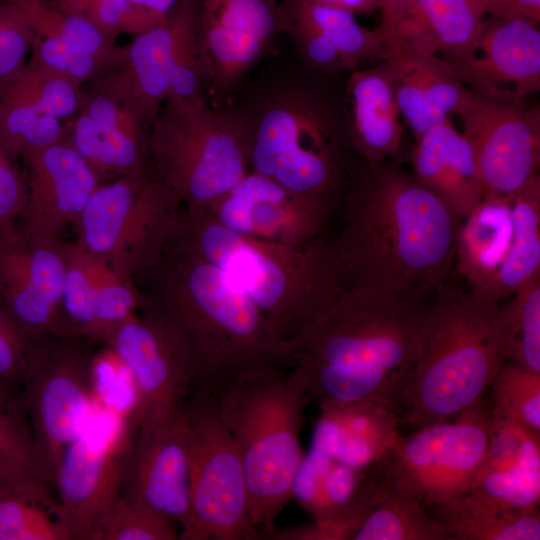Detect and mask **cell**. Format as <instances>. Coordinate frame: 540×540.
Wrapping results in <instances>:
<instances>
[{
	"label": "cell",
	"instance_id": "52a82bcc",
	"mask_svg": "<svg viewBox=\"0 0 540 540\" xmlns=\"http://www.w3.org/2000/svg\"><path fill=\"white\" fill-rule=\"evenodd\" d=\"M148 159L181 206H207L250 172L248 117L167 99L151 125Z\"/></svg>",
	"mask_w": 540,
	"mask_h": 540
},
{
	"label": "cell",
	"instance_id": "3957f363",
	"mask_svg": "<svg viewBox=\"0 0 540 540\" xmlns=\"http://www.w3.org/2000/svg\"><path fill=\"white\" fill-rule=\"evenodd\" d=\"M146 275L151 305L190 357L196 389L213 391L248 370L286 363V342L252 300L213 263L173 237Z\"/></svg>",
	"mask_w": 540,
	"mask_h": 540
},
{
	"label": "cell",
	"instance_id": "9c48e42d",
	"mask_svg": "<svg viewBox=\"0 0 540 540\" xmlns=\"http://www.w3.org/2000/svg\"><path fill=\"white\" fill-rule=\"evenodd\" d=\"M181 204L151 171L101 183L76 225L92 257L132 277L147 274L173 238Z\"/></svg>",
	"mask_w": 540,
	"mask_h": 540
},
{
	"label": "cell",
	"instance_id": "d6986e66",
	"mask_svg": "<svg viewBox=\"0 0 540 540\" xmlns=\"http://www.w3.org/2000/svg\"><path fill=\"white\" fill-rule=\"evenodd\" d=\"M65 243L0 235V302L31 336L72 338L62 311Z\"/></svg>",
	"mask_w": 540,
	"mask_h": 540
},
{
	"label": "cell",
	"instance_id": "83f0119b",
	"mask_svg": "<svg viewBox=\"0 0 540 540\" xmlns=\"http://www.w3.org/2000/svg\"><path fill=\"white\" fill-rule=\"evenodd\" d=\"M415 141L410 154L412 174L453 216L466 218L484 197L467 139L448 119Z\"/></svg>",
	"mask_w": 540,
	"mask_h": 540
},
{
	"label": "cell",
	"instance_id": "9a60e30c",
	"mask_svg": "<svg viewBox=\"0 0 540 540\" xmlns=\"http://www.w3.org/2000/svg\"><path fill=\"white\" fill-rule=\"evenodd\" d=\"M117 326L103 341L128 369L137 395L133 418L151 421L185 409L196 389L182 341L151 305Z\"/></svg>",
	"mask_w": 540,
	"mask_h": 540
},
{
	"label": "cell",
	"instance_id": "484cf974",
	"mask_svg": "<svg viewBox=\"0 0 540 540\" xmlns=\"http://www.w3.org/2000/svg\"><path fill=\"white\" fill-rule=\"evenodd\" d=\"M312 449L341 463L379 464L402 436L394 410L371 401L321 402Z\"/></svg>",
	"mask_w": 540,
	"mask_h": 540
},
{
	"label": "cell",
	"instance_id": "f35d334b",
	"mask_svg": "<svg viewBox=\"0 0 540 540\" xmlns=\"http://www.w3.org/2000/svg\"><path fill=\"white\" fill-rule=\"evenodd\" d=\"M510 298L503 309L504 362L540 372V279Z\"/></svg>",
	"mask_w": 540,
	"mask_h": 540
},
{
	"label": "cell",
	"instance_id": "d590c367",
	"mask_svg": "<svg viewBox=\"0 0 540 540\" xmlns=\"http://www.w3.org/2000/svg\"><path fill=\"white\" fill-rule=\"evenodd\" d=\"M282 17L301 22L316 31L341 61L344 70H355L363 60H385L387 45L380 27L361 26L355 14L312 0H287Z\"/></svg>",
	"mask_w": 540,
	"mask_h": 540
},
{
	"label": "cell",
	"instance_id": "db71d44e",
	"mask_svg": "<svg viewBox=\"0 0 540 540\" xmlns=\"http://www.w3.org/2000/svg\"><path fill=\"white\" fill-rule=\"evenodd\" d=\"M92 0H51L50 2L67 15L84 17V13Z\"/></svg>",
	"mask_w": 540,
	"mask_h": 540
},
{
	"label": "cell",
	"instance_id": "7bdbcfd3",
	"mask_svg": "<svg viewBox=\"0 0 540 540\" xmlns=\"http://www.w3.org/2000/svg\"><path fill=\"white\" fill-rule=\"evenodd\" d=\"M178 525L119 495L100 518L92 540H176Z\"/></svg>",
	"mask_w": 540,
	"mask_h": 540
},
{
	"label": "cell",
	"instance_id": "4dcf8cb0",
	"mask_svg": "<svg viewBox=\"0 0 540 540\" xmlns=\"http://www.w3.org/2000/svg\"><path fill=\"white\" fill-rule=\"evenodd\" d=\"M195 0H180L162 23L136 35L124 46L115 75L142 114L153 122L167 99L176 43Z\"/></svg>",
	"mask_w": 540,
	"mask_h": 540
},
{
	"label": "cell",
	"instance_id": "b9f144b4",
	"mask_svg": "<svg viewBox=\"0 0 540 540\" xmlns=\"http://www.w3.org/2000/svg\"><path fill=\"white\" fill-rule=\"evenodd\" d=\"M124 49V48H123ZM122 56H106L34 35L28 62L83 87L118 69Z\"/></svg>",
	"mask_w": 540,
	"mask_h": 540
},
{
	"label": "cell",
	"instance_id": "277c9868",
	"mask_svg": "<svg viewBox=\"0 0 540 540\" xmlns=\"http://www.w3.org/2000/svg\"><path fill=\"white\" fill-rule=\"evenodd\" d=\"M174 238L225 272L285 342L346 286L324 236L301 244L261 240L226 228L203 207L182 206Z\"/></svg>",
	"mask_w": 540,
	"mask_h": 540
},
{
	"label": "cell",
	"instance_id": "e0dca14e",
	"mask_svg": "<svg viewBox=\"0 0 540 540\" xmlns=\"http://www.w3.org/2000/svg\"><path fill=\"white\" fill-rule=\"evenodd\" d=\"M120 495L166 516L178 525L180 539L185 537L191 524L185 409L151 421L130 417Z\"/></svg>",
	"mask_w": 540,
	"mask_h": 540
},
{
	"label": "cell",
	"instance_id": "ee69618b",
	"mask_svg": "<svg viewBox=\"0 0 540 540\" xmlns=\"http://www.w3.org/2000/svg\"><path fill=\"white\" fill-rule=\"evenodd\" d=\"M489 390L493 408L540 433V372L505 361Z\"/></svg>",
	"mask_w": 540,
	"mask_h": 540
},
{
	"label": "cell",
	"instance_id": "7c38bea8",
	"mask_svg": "<svg viewBox=\"0 0 540 540\" xmlns=\"http://www.w3.org/2000/svg\"><path fill=\"white\" fill-rule=\"evenodd\" d=\"M75 338L40 340L19 388L16 405L23 414L38 458L53 482L66 448L78 438L97 407L92 355Z\"/></svg>",
	"mask_w": 540,
	"mask_h": 540
},
{
	"label": "cell",
	"instance_id": "5b68a950",
	"mask_svg": "<svg viewBox=\"0 0 540 540\" xmlns=\"http://www.w3.org/2000/svg\"><path fill=\"white\" fill-rule=\"evenodd\" d=\"M426 307L422 349L401 423L417 429L451 420L484 398L504 362V303L448 287Z\"/></svg>",
	"mask_w": 540,
	"mask_h": 540
},
{
	"label": "cell",
	"instance_id": "d4e9b609",
	"mask_svg": "<svg viewBox=\"0 0 540 540\" xmlns=\"http://www.w3.org/2000/svg\"><path fill=\"white\" fill-rule=\"evenodd\" d=\"M491 408L487 453L467 494L502 509L538 510L540 433Z\"/></svg>",
	"mask_w": 540,
	"mask_h": 540
},
{
	"label": "cell",
	"instance_id": "603a6c76",
	"mask_svg": "<svg viewBox=\"0 0 540 540\" xmlns=\"http://www.w3.org/2000/svg\"><path fill=\"white\" fill-rule=\"evenodd\" d=\"M477 51H481L480 56L443 59L451 73L468 88L509 92L518 100L539 92L538 24L523 18L485 20Z\"/></svg>",
	"mask_w": 540,
	"mask_h": 540
},
{
	"label": "cell",
	"instance_id": "5bb4252c",
	"mask_svg": "<svg viewBox=\"0 0 540 540\" xmlns=\"http://www.w3.org/2000/svg\"><path fill=\"white\" fill-rule=\"evenodd\" d=\"M130 417L97 405L58 463L52 483L70 540H92L100 518L120 495Z\"/></svg>",
	"mask_w": 540,
	"mask_h": 540
},
{
	"label": "cell",
	"instance_id": "f1b7e54d",
	"mask_svg": "<svg viewBox=\"0 0 540 540\" xmlns=\"http://www.w3.org/2000/svg\"><path fill=\"white\" fill-rule=\"evenodd\" d=\"M347 138L362 162L391 160L400 151L403 126L386 62L355 69L346 89Z\"/></svg>",
	"mask_w": 540,
	"mask_h": 540
},
{
	"label": "cell",
	"instance_id": "cb8c5ba5",
	"mask_svg": "<svg viewBox=\"0 0 540 540\" xmlns=\"http://www.w3.org/2000/svg\"><path fill=\"white\" fill-rule=\"evenodd\" d=\"M380 486L377 465L356 468L311 449L297 471L292 497L313 516L324 540H351Z\"/></svg>",
	"mask_w": 540,
	"mask_h": 540
},
{
	"label": "cell",
	"instance_id": "ac0fdd59",
	"mask_svg": "<svg viewBox=\"0 0 540 540\" xmlns=\"http://www.w3.org/2000/svg\"><path fill=\"white\" fill-rule=\"evenodd\" d=\"M335 202L292 191L254 171L205 208L226 228L253 238L301 244L323 236Z\"/></svg>",
	"mask_w": 540,
	"mask_h": 540
},
{
	"label": "cell",
	"instance_id": "f5cc1de1",
	"mask_svg": "<svg viewBox=\"0 0 540 540\" xmlns=\"http://www.w3.org/2000/svg\"><path fill=\"white\" fill-rule=\"evenodd\" d=\"M406 2L407 0H378L377 10H379L381 16L380 28L387 44V50L392 47L395 41Z\"/></svg>",
	"mask_w": 540,
	"mask_h": 540
},
{
	"label": "cell",
	"instance_id": "6da1fadb",
	"mask_svg": "<svg viewBox=\"0 0 540 540\" xmlns=\"http://www.w3.org/2000/svg\"><path fill=\"white\" fill-rule=\"evenodd\" d=\"M331 246L346 286L420 301L446 284L459 220L394 159L362 162Z\"/></svg>",
	"mask_w": 540,
	"mask_h": 540
},
{
	"label": "cell",
	"instance_id": "bcb514c9",
	"mask_svg": "<svg viewBox=\"0 0 540 540\" xmlns=\"http://www.w3.org/2000/svg\"><path fill=\"white\" fill-rule=\"evenodd\" d=\"M41 339L25 331L0 302V406L17 408L19 388Z\"/></svg>",
	"mask_w": 540,
	"mask_h": 540
},
{
	"label": "cell",
	"instance_id": "f6af8a7d",
	"mask_svg": "<svg viewBox=\"0 0 540 540\" xmlns=\"http://www.w3.org/2000/svg\"><path fill=\"white\" fill-rule=\"evenodd\" d=\"M198 19L199 5L195 0L176 43L167 99L189 104L208 103L207 78L198 44Z\"/></svg>",
	"mask_w": 540,
	"mask_h": 540
},
{
	"label": "cell",
	"instance_id": "ab89813d",
	"mask_svg": "<svg viewBox=\"0 0 540 540\" xmlns=\"http://www.w3.org/2000/svg\"><path fill=\"white\" fill-rule=\"evenodd\" d=\"M95 260L76 241L65 244L62 311L72 338L91 340L94 328Z\"/></svg>",
	"mask_w": 540,
	"mask_h": 540
},
{
	"label": "cell",
	"instance_id": "8d00e7d4",
	"mask_svg": "<svg viewBox=\"0 0 540 540\" xmlns=\"http://www.w3.org/2000/svg\"><path fill=\"white\" fill-rule=\"evenodd\" d=\"M351 540H450L429 511L413 497L381 486Z\"/></svg>",
	"mask_w": 540,
	"mask_h": 540
},
{
	"label": "cell",
	"instance_id": "4316f807",
	"mask_svg": "<svg viewBox=\"0 0 540 540\" xmlns=\"http://www.w3.org/2000/svg\"><path fill=\"white\" fill-rule=\"evenodd\" d=\"M485 16L479 0H407L388 54L430 57L442 52L446 60L473 56Z\"/></svg>",
	"mask_w": 540,
	"mask_h": 540
},
{
	"label": "cell",
	"instance_id": "60d3db41",
	"mask_svg": "<svg viewBox=\"0 0 540 540\" xmlns=\"http://www.w3.org/2000/svg\"><path fill=\"white\" fill-rule=\"evenodd\" d=\"M94 260V328L91 341L103 342L117 326L142 310L148 298L140 293L132 277L96 258Z\"/></svg>",
	"mask_w": 540,
	"mask_h": 540
},
{
	"label": "cell",
	"instance_id": "f907efd6",
	"mask_svg": "<svg viewBox=\"0 0 540 540\" xmlns=\"http://www.w3.org/2000/svg\"><path fill=\"white\" fill-rule=\"evenodd\" d=\"M485 14L495 18H523L539 24L540 0H479Z\"/></svg>",
	"mask_w": 540,
	"mask_h": 540
},
{
	"label": "cell",
	"instance_id": "f546056e",
	"mask_svg": "<svg viewBox=\"0 0 540 540\" xmlns=\"http://www.w3.org/2000/svg\"><path fill=\"white\" fill-rule=\"evenodd\" d=\"M384 61L393 80L400 115L415 140L457 113L468 87L451 73L443 59L395 51Z\"/></svg>",
	"mask_w": 540,
	"mask_h": 540
},
{
	"label": "cell",
	"instance_id": "1f68e13d",
	"mask_svg": "<svg viewBox=\"0 0 540 540\" xmlns=\"http://www.w3.org/2000/svg\"><path fill=\"white\" fill-rule=\"evenodd\" d=\"M459 227L455 260L470 284L483 288L506 259L513 239L510 199L484 196Z\"/></svg>",
	"mask_w": 540,
	"mask_h": 540
},
{
	"label": "cell",
	"instance_id": "11a10c76",
	"mask_svg": "<svg viewBox=\"0 0 540 540\" xmlns=\"http://www.w3.org/2000/svg\"><path fill=\"white\" fill-rule=\"evenodd\" d=\"M18 476H22V475H14V474H11L9 472H7L6 470L2 469L0 467V484L2 482H5L7 480H10L12 478H15V477H18Z\"/></svg>",
	"mask_w": 540,
	"mask_h": 540
},
{
	"label": "cell",
	"instance_id": "816d5d0a",
	"mask_svg": "<svg viewBox=\"0 0 540 540\" xmlns=\"http://www.w3.org/2000/svg\"><path fill=\"white\" fill-rule=\"evenodd\" d=\"M179 1L130 0L140 31H146L164 22L173 12Z\"/></svg>",
	"mask_w": 540,
	"mask_h": 540
},
{
	"label": "cell",
	"instance_id": "8992f818",
	"mask_svg": "<svg viewBox=\"0 0 540 540\" xmlns=\"http://www.w3.org/2000/svg\"><path fill=\"white\" fill-rule=\"evenodd\" d=\"M212 392L241 454L252 521L261 537L271 538L304 457L300 437L309 401L304 382L293 367L270 364L236 375Z\"/></svg>",
	"mask_w": 540,
	"mask_h": 540
},
{
	"label": "cell",
	"instance_id": "e575fe53",
	"mask_svg": "<svg viewBox=\"0 0 540 540\" xmlns=\"http://www.w3.org/2000/svg\"><path fill=\"white\" fill-rule=\"evenodd\" d=\"M450 540H539L538 510H509L465 494L428 510Z\"/></svg>",
	"mask_w": 540,
	"mask_h": 540
},
{
	"label": "cell",
	"instance_id": "74e56055",
	"mask_svg": "<svg viewBox=\"0 0 540 540\" xmlns=\"http://www.w3.org/2000/svg\"><path fill=\"white\" fill-rule=\"evenodd\" d=\"M23 17L40 39L59 40L68 45L106 56H122L116 40L105 37L85 17L67 15L50 0H4Z\"/></svg>",
	"mask_w": 540,
	"mask_h": 540
},
{
	"label": "cell",
	"instance_id": "836d02e7",
	"mask_svg": "<svg viewBox=\"0 0 540 540\" xmlns=\"http://www.w3.org/2000/svg\"><path fill=\"white\" fill-rule=\"evenodd\" d=\"M47 483L22 475L0 484V540H70Z\"/></svg>",
	"mask_w": 540,
	"mask_h": 540
},
{
	"label": "cell",
	"instance_id": "4fadbf2b",
	"mask_svg": "<svg viewBox=\"0 0 540 540\" xmlns=\"http://www.w3.org/2000/svg\"><path fill=\"white\" fill-rule=\"evenodd\" d=\"M509 92L468 88L457 110L472 149L484 196L511 199L540 162V109Z\"/></svg>",
	"mask_w": 540,
	"mask_h": 540
},
{
	"label": "cell",
	"instance_id": "44dd1931",
	"mask_svg": "<svg viewBox=\"0 0 540 540\" xmlns=\"http://www.w3.org/2000/svg\"><path fill=\"white\" fill-rule=\"evenodd\" d=\"M82 87L27 62L0 84V139L18 161L65 134L76 115Z\"/></svg>",
	"mask_w": 540,
	"mask_h": 540
},
{
	"label": "cell",
	"instance_id": "c3c4849f",
	"mask_svg": "<svg viewBox=\"0 0 540 540\" xmlns=\"http://www.w3.org/2000/svg\"><path fill=\"white\" fill-rule=\"evenodd\" d=\"M34 33L20 13L0 1V84L18 75L26 66Z\"/></svg>",
	"mask_w": 540,
	"mask_h": 540
},
{
	"label": "cell",
	"instance_id": "7dc6e473",
	"mask_svg": "<svg viewBox=\"0 0 540 540\" xmlns=\"http://www.w3.org/2000/svg\"><path fill=\"white\" fill-rule=\"evenodd\" d=\"M0 467L14 475H33L51 482L19 408L0 406Z\"/></svg>",
	"mask_w": 540,
	"mask_h": 540
},
{
	"label": "cell",
	"instance_id": "ba28073f",
	"mask_svg": "<svg viewBox=\"0 0 540 540\" xmlns=\"http://www.w3.org/2000/svg\"><path fill=\"white\" fill-rule=\"evenodd\" d=\"M248 123L250 171L335 202L350 174L345 137L317 97L298 87L280 90Z\"/></svg>",
	"mask_w": 540,
	"mask_h": 540
},
{
	"label": "cell",
	"instance_id": "ffe728a7",
	"mask_svg": "<svg viewBox=\"0 0 540 540\" xmlns=\"http://www.w3.org/2000/svg\"><path fill=\"white\" fill-rule=\"evenodd\" d=\"M22 161L27 193L18 230L34 242L58 241L101 183L66 134Z\"/></svg>",
	"mask_w": 540,
	"mask_h": 540
},
{
	"label": "cell",
	"instance_id": "30bf717a",
	"mask_svg": "<svg viewBox=\"0 0 540 540\" xmlns=\"http://www.w3.org/2000/svg\"><path fill=\"white\" fill-rule=\"evenodd\" d=\"M493 417L485 397L453 420L402 435L377 464L384 486L427 510L468 493L485 459Z\"/></svg>",
	"mask_w": 540,
	"mask_h": 540
},
{
	"label": "cell",
	"instance_id": "7a4b0ae2",
	"mask_svg": "<svg viewBox=\"0 0 540 540\" xmlns=\"http://www.w3.org/2000/svg\"><path fill=\"white\" fill-rule=\"evenodd\" d=\"M426 306L370 288H345L286 342L308 399L371 401L400 415L419 360Z\"/></svg>",
	"mask_w": 540,
	"mask_h": 540
},
{
	"label": "cell",
	"instance_id": "d6a6232c",
	"mask_svg": "<svg viewBox=\"0 0 540 540\" xmlns=\"http://www.w3.org/2000/svg\"><path fill=\"white\" fill-rule=\"evenodd\" d=\"M513 239L510 251L492 279L479 291L502 302L540 279V179L533 177L511 199Z\"/></svg>",
	"mask_w": 540,
	"mask_h": 540
},
{
	"label": "cell",
	"instance_id": "7402d4cb",
	"mask_svg": "<svg viewBox=\"0 0 540 540\" xmlns=\"http://www.w3.org/2000/svg\"><path fill=\"white\" fill-rule=\"evenodd\" d=\"M198 44L209 75L243 79L283 30L278 0H198Z\"/></svg>",
	"mask_w": 540,
	"mask_h": 540
},
{
	"label": "cell",
	"instance_id": "2e32d148",
	"mask_svg": "<svg viewBox=\"0 0 540 540\" xmlns=\"http://www.w3.org/2000/svg\"><path fill=\"white\" fill-rule=\"evenodd\" d=\"M151 125L113 70L82 87L78 111L65 134L104 183L150 171Z\"/></svg>",
	"mask_w": 540,
	"mask_h": 540
},
{
	"label": "cell",
	"instance_id": "681fc988",
	"mask_svg": "<svg viewBox=\"0 0 540 540\" xmlns=\"http://www.w3.org/2000/svg\"><path fill=\"white\" fill-rule=\"evenodd\" d=\"M26 193L24 173L0 139V235L17 231Z\"/></svg>",
	"mask_w": 540,
	"mask_h": 540
},
{
	"label": "cell",
	"instance_id": "8fae6325",
	"mask_svg": "<svg viewBox=\"0 0 540 540\" xmlns=\"http://www.w3.org/2000/svg\"><path fill=\"white\" fill-rule=\"evenodd\" d=\"M189 439L191 524L183 540H256L243 461L212 391L185 407Z\"/></svg>",
	"mask_w": 540,
	"mask_h": 540
}]
</instances>
